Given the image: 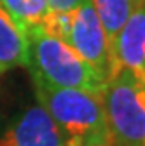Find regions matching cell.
I'll return each instance as SVG.
<instances>
[{
	"instance_id": "6da1fadb",
	"label": "cell",
	"mask_w": 145,
	"mask_h": 146,
	"mask_svg": "<svg viewBox=\"0 0 145 146\" xmlns=\"http://www.w3.org/2000/svg\"><path fill=\"white\" fill-rule=\"evenodd\" d=\"M25 33L28 40L26 68L33 82L63 89L103 90L105 82L61 38L51 35L42 26H33Z\"/></svg>"
},
{
	"instance_id": "7a4b0ae2",
	"label": "cell",
	"mask_w": 145,
	"mask_h": 146,
	"mask_svg": "<svg viewBox=\"0 0 145 146\" xmlns=\"http://www.w3.org/2000/svg\"><path fill=\"white\" fill-rule=\"evenodd\" d=\"M33 87L37 103L47 111L66 139H110L101 92L86 89L51 87L40 82H33Z\"/></svg>"
},
{
	"instance_id": "3957f363",
	"label": "cell",
	"mask_w": 145,
	"mask_h": 146,
	"mask_svg": "<svg viewBox=\"0 0 145 146\" xmlns=\"http://www.w3.org/2000/svg\"><path fill=\"white\" fill-rule=\"evenodd\" d=\"M40 26L74 49L105 84L115 75L112 50L91 0L70 12H49Z\"/></svg>"
},
{
	"instance_id": "277c9868",
	"label": "cell",
	"mask_w": 145,
	"mask_h": 146,
	"mask_svg": "<svg viewBox=\"0 0 145 146\" xmlns=\"http://www.w3.org/2000/svg\"><path fill=\"white\" fill-rule=\"evenodd\" d=\"M114 146H145V84L119 70L101 90Z\"/></svg>"
},
{
	"instance_id": "5b68a950",
	"label": "cell",
	"mask_w": 145,
	"mask_h": 146,
	"mask_svg": "<svg viewBox=\"0 0 145 146\" xmlns=\"http://www.w3.org/2000/svg\"><path fill=\"white\" fill-rule=\"evenodd\" d=\"M0 146H68V139L37 103L14 115L0 129Z\"/></svg>"
},
{
	"instance_id": "8992f818",
	"label": "cell",
	"mask_w": 145,
	"mask_h": 146,
	"mask_svg": "<svg viewBox=\"0 0 145 146\" xmlns=\"http://www.w3.org/2000/svg\"><path fill=\"white\" fill-rule=\"evenodd\" d=\"M112 58L115 71L124 70L145 84V0L135 5L131 16L117 33Z\"/></svg>"
},
{
	"instance_id": "52a82bcc",
	"label": "cell",
	"mask_w": 145,
	"mask_h": 146,
	"mask_svg": "<svg viewBox=\"0 0 145 146\" xmlns=\"http://www.w3.org/2000/svg\"><path fill=\"white\" fill-rule=\"evenodd\" d=\"M28 40L26 33L0 7V75L26 66Z\"/></svg>"
},
{
	"instance_id": "ba28073f",
	"label": "cell",
	"mask_w": 145,
	"mask_h": 146,
	"mask_svg": "<svg viewBox=\"0 0 145 146\" xmlns=\"http://www.w3.org/2000/svg\"><path fill=\"white\" fill-rule=\"evenodd\" d=\"M91 4L105 30L108 45L112 50L117 33L121 31V28L135 9V2L133 0H91Z\"/></svg>"
},
{
	"instance_id": "9c48e42d",
	"label": "cell",
	"mask_w": 145,
	"mask_h": 146,
	"mask_svg": "<svg viewBox=\"0 0 145 146\" xmlns=\"http://www.w3.org/2000/svg\"><path fill=\"white\" fill-rule=\"evenodd\" d=\"M0 7L23 31L40 26L51 12L47 0H0Z\"/></svg>"
},
{
	"instance_id": "30bf717a",
	"label": "cell",
	"mask_w": 145,
	"mask_h": 146,
	"mask_svg": "<svg viewBox=\"0 0 145 146\" xmlns=\"http://www.w3.org/2000/svg\"><path fill=\"white\" fill-rule=\"evenodd\" d=\"M81 2H84V0H47L49 11L51 12H60V14L74 11Z\"/></svg>"
},
{
	"instance_id": "8fae6325",
	"label": "cell",
	"mask_w": 145,
	"mask_h": 146,
	"mask_svg": "<svg viewBox=\"0 0 145 146\" xmlns=\"http://www.w3.org/2000/svg\"><path fill=\"white\" fill-rule=\"evenodd\" d=\"M68 146H114L110 139H98V141H72L68 139Z\"/></svg>"
},
{
	"instance_id": "7c38bea8",
	"label": "cell",
	"mask_w": 145,
	"mask_h": 146,
	"mask_svg": "<svg viewBox=\"0 0 145 146\" xmlns=\"http://www.w3.org/2000/svg\"><path fill=\"white\" fill-rule=\"evenodd\" d=\"M133 2H135V5H136V4H140V2H143V0H133Z\"/></svg>"
}]
</instances>
